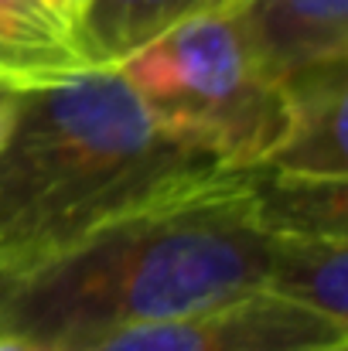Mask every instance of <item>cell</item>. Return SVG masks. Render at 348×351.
<instances>
[{
	"mask_svg": "<svg viewBox=\"0 0 348 351\" xmlns=\"http://www.w3.org/2000/svg\"><path fill=\"white\" fill-rule=\"evenodd\" d=\"M249 171H222L31 273L0 280V331L79 351L123 328L259 293L273 235L253 215Z\"/></svg>",
	"mask_w": 348,
	"mask_h": 351,
	"instance_id": "obj_1",
	"label": "cell"
},
{
	"mask_svg": "<svg viewBox=\"0 0 348 351\" xmlns=\"http://www.w3.org/2000/svg\"><path fill=\"white\" fill-rule=\"evenodd\" d=\"M222 171L232 167L171 136L116 69L21 93L0 150V280Z\"/></svg>",
	"mask_w": 348,
	"mask_h": 351,
	"instance_id": "obj_2",
	"label": "cell"
},
{
	"mask_svg": "<svg viewBox=\"0 0 348 351\" xmlns=\"http://www.w3.org/2000/svg\"><path fill=\"white\" fill-rule=\"evenodd\" d=\"M171 136L232 171L263 167L290 126V96L253 62L229 14L171 27L116 69Z\"/></svg>",
	"mask_w": 348,
	"mask_h": 351,
	"instance_id": "obj_3",
	"label": "cell"
},
{
	"mask_svg": "<svg viewBox=\"0 0 348 351\" xmlns=\"http://www.w3.org/2000/svg\"><path fill=\"white\" fill-rule=\"evenodd\" d=\"M338 345H348V324L259 290L188 317L123 328L79 351H321Z\"/></svg>",
	"mask_w": 348,
	"mask_h": 351,
	"instance_id": "obj_4",
	"label": "cell"
},
{
	"mask_svg": "<svg viewBox=\"0 0 348 351\" xmlns=\"http://www.w3.org/2000/svg\"><path fill=\"white\" fill-rule=\"evenodd\" d=\"M232 17L277 86L348 65V0H242Z\"/></svg>",
	"mask_w": 348,
	"mask_h": 351,
	"instance_id": "obj_5",
	"label": "cell"
},
{
	"mask_svg": "<svg viewBox=\"0 0 348 351\" xmlns=\"http://www.w3.org/2000/svg\"><path fill=\"white\" fill-rule=\"evenodd\" d=\"M283 89L290 96V126L263 167L297 178L348 181V65L311 72Z\"/></svg>",
	"mask_w": 348,
	"mask_h": 351,
	"instance_id": "obj_6",
	"label": "cell"
},
{
	"mask_svg": "<svg viewBox=\"0 0 348 351\" xmlns=\"http://www.w3.org/2000/svg\"><path fill=\"white\" fill-rule=\"evenodd\" d=\"M89 72L72 24L45 0H0V86L45 89Z\"/></svg>",
	"mask_w": 348,
	"mask_h": 351,
	"instance_id": "obj_7",
	"label": "cell"
},
{
	"mask_svg": "<svg viewBox=\"0 0 348 351\" xmlns=\"http://www.w3.org/2000/svg\"><path fill=\"white\" fill-rule=\"evenodd\" d=\"M239 3L242 0H79L72 31L89 69H119L171 27L209 14H229Z\"/></svg>",
	"mask_w": 348,
	"mask_h": 351,
	"instance_id": "obj_8",
	"label": "cell"
},
{
	"mask_svg": "<svg viewBox=\"0 0 348 351\" xmlns=\"http://www.w3.org/2000/svg\"><path fill=\"white\" fill-rule=\"evenodd\" d=\"M253 215L273 239H348V181L249 171Z\"/></svg>",
	"mask_w": 348,
	"mask_h": 351,
	"instance_id": "obj_9",
	"label": "cell"
},
{
	"mask_svg": "<svg viewBox=\"0 0 348 351\" xmlns=\"http://www.w3.org/2000/svg\"><path fill=\"white\" fill-rule=\"evenodd\" d=\"M263 290L348 324V239H273Z\"/></svg>",
	"mask_w": 348,
	"mask_h": 351,
	"instance_id": "obj_10",
	"label": "cell"
},
{
	"mask_svg": "<svg viewBox=\"0 0 348 351\" xmlns=\"http://www.w3.org/2000/svg\"><path fill=\"white\" fill-rule=\"evenodd\" d=\"M17 110H21V93H14V89H3V86H0V150H3V143H7L10 130H14Z\"/></svg>",
	"mask_w": 348,
	"mask_h": 351,
	"instance_id": "obj_11",
	"label": "cell"
},
{
	"mask_svg": "<svg viewBox=\"0 0 348 351\" xmlns=\"http://www.w3.org/2000/svg\"><path fill=\"white\" fill-rule=\"evenodd\" d=\"M0 351H51V348H45V345H38V341H31V338L0 331Z\"/></svg>",
	"mask_w": 348,
	"mask_h": 351,
	"instance_id": "obj_12",
	"label": "cell"
},
{
	"mask_svg": "<svg viewBox=\"0 0 348 351\" xmlns=\"http://www.w3.org/2000/svg\"><path fill=\"white\" fill-rule=\"evenodd\" d=\"M45 3H48V7H55L69 24H72V17H76V10H79V0H45Z\"/></svg>",
	"mask_w": 348,
	"mask_h": 351,
	"instance_id": "obj_13",
	"label": "cell"
},
{
	"mask_svg": "<svg viewBox=\"0 0 348 351\" xmlns=\"http://www.w3.org/2000/svg\"><path fill=\"white\" fill-rule=\"evenodd\" d=\"M348 345H338V348H321V351H345Z\"/></svg>",
	"mask_w": 348,
	"mask_h": 351,
	"instance_id": "obj_14",
	"label": "cell"
}]
</instances>
